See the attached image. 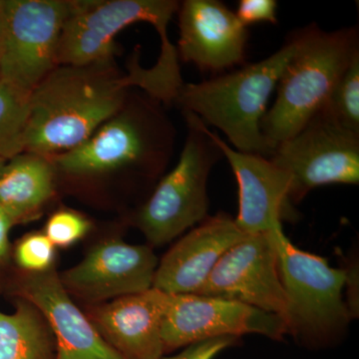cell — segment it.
I'll return each instance as SVG.
<instances>
[{
  "mask_svg": "<svg viewBox=\"0 0 359 359\" xmlns=\"http://www.w3.org/2000/svg\"><path fill=\"white\" fill-rule=\"evenodd\" d=\"M269 159L290 175L289 202L297 204L318 187L358 184L359 134L320 112Z\"/></svg>",
  "mask_w": 359,
  "mask_h": 359,
  "instance_id": "cell-9",
  "label": "cell"
},
{
  "mask_svg": "<svg viewBox=\"0 0 359 359\" xmlns=\"http://www.w3.org/2000/svg\"><path fill=\"white\" fill-rule=\"evenodd\" d=\"M245 236L230 215L208 217L163 257L152 287L167 294H198L224 252Z\"/></svg>",
  "mask_w": 359,
  "mask_h": 359,
  "instance_id": "cell-15",
  "label": "cell"
},
{
  "mask_svg": "<svg viewBox=\"0 0 359 359\" xmlns=\"http://www.w3.org/2000/svg\"><path fill=\"white\" fill-rule=\"evenodd\" d=\"M188 135L178 163L142 205L136 224L148 242L163 245L208 218L207 183L223 153L198 116L184 112Z\"/></svg>",
  "mask_w": 359,
  "mask_h": 359,
  "instance_id": "cell-5",
  "label": "cell"
},
{
  "mask_svg": "<svg viewBox=\"0 0 359 359\" xmlns=\"http://www.w3.org/2000/svg\"><path fill=\"white\" fill-rule=\"evenodd\" d=\"M238 337H218L204 340L187 346L183 351L170 358H161L160 359H214L229 347L235 346L238 341Z\"/></svg>",
  "mask_w": 359,
  "mask_h": 359,
  "instance_id": "cell-25",
  "label": "cell"
},
{
  "mask_svg": "<svg viewBox=\"0 0 359 359\" xmlns=\"http://www.w3.org/2000/svg\"><path fill=\"white\" fill-rule=\"evenodd\" d=\"M210 137L230 163L238 185L236 224L245 235L269 233L290 214V177L266 157L240 152L209 129Z\"/></svg>",
  "mask_w": 359,
  "mask_h": 359,
  "instance_id": "cell-14",
  "label": "cell"
},
{
  "mask_svg": "<svg viewBox=\"0 0 359 359\" xmlns=\"http://www.w3.org/2000/svg\"><path fill=\"white\" fill-rule=\"evenodd\" d=\"M248 304L289 320L271 231L247 235L219 259L198 294Z\"/></svg>",
  "mask_w": 359,
  "mask_h": 359,
  "instance_id": "cell-11",
  "label": "cell"
},
{
  "mask_svg": "<svg viewBox=\"0 0 359 359\" xmlns=\"http://www.w3.org/2000/svg\"><path fill=\"white\" fill-rule=\"evenodd\" d=\"M29 95L0 79V158L23 152Z\"/></svg>",
  "mask_w": 359,
  "mask_h": 359,
  "instance_id": "cell-20",
  "label": "cell"
},
{
  "mask_svg": "<svg viewBox=\"0 0 359 359\" xmlns=\"http://www.w3.org/2000/svg\"><path fill=\"white\" fill-rule=\"evenodd\" d=\"M167 294L151 287L118 297L94 313V325L125 359H160L165 354L163 316Z\"/></svg>",
  "mask_w": 359,
  "mask_h": 359,
  "instance_id": "cell-17",
  "label": "cell"
},
{
  "mask_svg": "<svg viewBox=\"0 0 359 359\" xmlns=\"http://www.w3.org/2000/svg\"><path fill=\"white\" fill-rule=\"evenodd\" d=\"M320 112L344 128L359 134V50L353 54Z\"/></svg>",
  "mask_w": 359,
  "mask_h": 359,
  "instance_id": "cell-21",
  "label": "cell"
},
{
  "mask_svg": "<svg viewBox=\"0 0 359 359\" xmlns=\"http://www.w3.org/2000/svg\"><path fill=\"white\" fill-rule=\"evenodd\" d=\"M132 86L133 72L114 61L58 65L30 93L23 152L51 158L76 147L121 112Z\"/></svg>",
  "mask_w": 359,
  "mask_h": 359,
  "instance_id": "cell-1",
  "label": "cell"
},
{
  "mask_svg": "<svg viewBox=\"0 0 359 359\" xmlns=\"http://www.w3.org/2000/svg\"><path fill=\"white\" fill-rule=\"evenodd\" d=\"M178 58L204 72H221L244 63L247 26L218 0H185L179 6Z\"/></svg>",
  "mask_w": 359,
  "mask_h": 359,
  "instance_id": "cell-13",
  "label": "cell"
},
{
  "mask_svg": "<svg viewBox=\"0 0 359 359\" xmlns=\"http://www.w3.org/2000/svg\"><path fill=\"white\" fill-rule=\"evenodd\" d=\"M2 46H4V13H2V0H0V78H1Z\"/></svg>",
  "mask_w": 359,
  "mask_h": 359,
  "instance_id": "cell-27",
  "label": "cell"
},
{
  "mask_svg": "<svg viewBox=\"0 0 359 359\" xmlns=\"http://www.w3.org/2000/svg\"><path fill=\"white\" fill-rule=\"evenodd\" d=\"M50 158L22 152L0 166V207L14 223L34 218L54 193Z\"/></svg>",
  "mask_w": 359,
  "mask_h": 359,
  "instance_id": "cell-18",
  "label": "cell"
},
{
  "mask_svg": "<svg viewBox=\"0 0 359 359\" xmlns=\"http://www.w3.org/2000/svg\"><path fill=\"white\" fill-rule=\"evenodd\" d=\"M14 223L4 208L0 207V263L6 259L9 249V231Z\"/></svg>",
  "mask_w": 359,
  "mask_h": 359,
  "instance_id": "cell-26",
  "label": "cell"
},
{
  "mask_svg": "<svg viewBox=\"0 0 359 359\" xmlns=\"http://www.w3.org/2000/svg\"><path fill=\"white\" fill-rule=\"evenodd\" d=\"M238 20L245 26L255 23L278 22V2L275 0H241L238 2Z\"/></svg>",
  "mask_w": 359,
  "mask_h": 359,
  "instance_id": "cell-24",
  "label": "cell"
},
{
  "mask_svg": "<svg viewBox=\"0 0 359 359\" xmlns=\"http://www.w3.org/2000/svg\"><path fill=\"white\" fill-rule=\"evenodd\" d=\"M158 108L141 101L136 108L121 111L76 147L51 157L54 167L74 176L136 167L158 171L173 142L171 125Z\"/></svg>",
  "mask_w": 359,
  "mask_h": 359,
  "instance_id": "cell-6",
  "label": "cell"
},
{
  "mask_svg": "<svg viewBox=\"0 0 359 359\" xmlns=\"http://www.w3.org/2000/svg\"><path fill=\"white\" fill-rule=\"evenodd\" d=\"M55 259V245L44 233H33L25 236L15 249L18 266L33 273L49 271Z\"/></svg>",
  "mask_w": 359,
  "mask_h": 359,
  "instance_id": "cell-22",
  "label": "cell"
},
{
  "mask_svg": "<svg viewBox=\"0 0 359 359\" xmlns=\"http://www.w3.org/2000/svg\"><path fill=\"white\" fill-rule=\"evenodd\" d=\"M71 1L2 0L1 78L30 94L58 66V47Z\"/></svg>",
  "mask_w": 359,
  "mask_h": 359,
  "instance_id": "cell-8",
  "label": "cell"
},
{
  "mask_svg": "<svg viewBox=\"0 0 359 359\" xmlns=\"http://www.w3.org/2000/svg\"><path fill=\"white\" fill-rule=\"evenodd\" d=\"M157 257L149 245L108 240L90 250L76 266L65 271L67 292L89 302L115 299L153 287Z\"/></svg>",
  "mask_w": 359,
  "mask_h": 359,
  "instance_id": "cell-12",
  "label": "cell"
},
{
  "mask_svg": "<svg viewBox=\"0 0 359 359\" xmlns=\"http://www.w3.org/2000/svg\"><path fill=\"white\" fill-rule=\"evenodd\" d=\"M90 230L88 219L76 212H56L45 224L44 235L54 245L66 248L76 244Z\"/></svg>",
  "mask_w": 359,
  "mask_h": 359,
  "instance_id": "cell-23",
  "label": "cell"
},
{
  "mask_svg": "<svg viewBox=\"0 0 359 359\" xmlns=\"http://www.w3.org/2000/svg\"><path fill=\"white\" fill-rule=\"evenodd\" d=\"M271 235L289 299V334L313 344L334 339L351 318L341 294L348 273L332 268L323 257L297 249L282 226L271 231Z\"/></svg>",
  "mask_w": 359,
  "mask_h": 359,
  "instance_id": "cell-7",
  "label": "cell"
},
{
  "mask_svg": "<svg viewBox=\"0 0 359 359\" xmlns=\"http://www.w3.org/2000/svg\"><path fill=\"white\" fill-rule=\"evenodd\" d=\"M292 35L280 50L244 68L201 83L184 84L175 103L221 130L236 150L271 157L273 150L261 130L271 94L295 53Z\"/></svg>",
  "mask_w": 359,
  "mask_h": 359,
  "instance_id": "cell-2",
  "label": "cell"
},
{
  "mask_svg": "<svg viewBox=\"0 0 359 359\" xmlns=\"http://www.w3.org/2000/svg\"><path fill=\"white\" fill-rule=\"evenodd\" d=\"M6 159H4V158H0V166H1L2 164H4V162H6Z\"/></svg>",
  "mask_w": 359,
  "mask_h": 359,
  "instance_id": "cell-28",
  "label": "cell"
},
{
  "mask_svg": "<svg viewBox=\"0 0 359 359\" xmlns=\"http://www.w3.org/2000/svg\"><path fill=\"white\" fill-rule=\"evenodd\" d=\"M287 323L276 314L241 302L201 294H167L163 316L165 353L204 340L259 334L282 340Z\"/></svg>",
  "mask_w": 359,
  "mask_h": 359,
  "instance_id": "cell-10",
  "label": "cell"
},
{
  "mask_svg": "<svg viewBox=\"0 0 359 359\" xmlns=\"http://www.w3.org/2000/svg\"><path fill=\"white\" fill-rule=\"evenodd\" d=\"M22 292L50 328L55 344L54 359H125L77 308L53 271L26 278Z\"/></svg>",
  "mask_w": 359,
  "mask_h": 359,
  "instance_id": "cell-16",
  "label": "cell"
},
{
  "mask_svg": "<svg viewBox=\"0 0 359 359\" xmlns=\"http://www.w3.org/2000/svg\"><path fill=\"white\" fill-rule=\"evenodd\" d=\"M297 50L278 83V96L261 123L262 133L275 152L325 108L335 84L359 50L358 29L332 32L316 25L295 34Z\"/></svg>",
  "mask_w": 359,
  "mask_h": 359,
  "instance_id": "cell-3",
  "label": "cell"
},
{
  "mask_svg": "<svg viewBox=\"0 0 359 359\" xmlns=\"http://www.w3.org/2000/svg\"><path fill=\"white\" fill-rule=\"evenodd\" d=\"M55 344L43 316L27 301L0 311V359H54Z\"/></svg>",
  "mask_w": 359,
  "mask_h": 359,
  "instance_id": "cell-19",
  "label": "cell"
},
{
  "mask_svg": "<svg viewBox=\"0 0 359 359\" xmlns=\"http://www.w3.org/2000/svg\"><path fill=\"white\" fill-rule=\"evenodd\" d=\"M174 0H75L71 1L58 47V65H89L114 61L115 39L137 22L155 27L161 39L157 65L179 67L177 48L170 42L168 26L178 11Z\"/></svg>",
  "mask_w": 359,
  "mask_h": 359,
  "instance_id": "cell-4",
  "label": "cell"
}]
</instances>
